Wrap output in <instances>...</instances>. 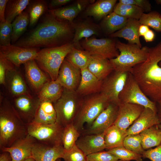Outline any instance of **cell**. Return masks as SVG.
Returning <instances> with one entry per match:
<instances>
[{
	"label": "cell",
	"instance_id": "21",
	"mask_svg": "<svg viewBox=\"0 0 161 161\" xmlns=\"http://www.w3.org/2000/svg\"><path fill=\"white\" fill-rule=\"evenodd\" d=\"M160 124L157 113L149 108H145L139 116L126 131V136L140 134L144 130Z\"/></svg>",
	"mask_w": 161,
	"mask_h": 161
},
{
	"label": "cell",
	"instance_id": "5",
	"mask_svg": "<svg viewBox=\"0 0 161 161\" xmlns=\"http://www.w3.org/2000/svg\"><path fill=\"white\" fill-rule=\"evenodd\" d=\"M74 47L71 42L58 47L43 48L38 53L35 60L52 80H56L62 63Z\"/></svg>",
	"mask_w": 161,
	"mask_h": 161
},
{
	"label": "cell",
	"instance_id": "7",
	"mask_svg": "<svg viewBox=\"0 0 161 161\" xmlns=\"http://www.w3.org/2000/svg\"><path fill=\"white\" fill-rule=\"evenodd\" d=\"M83 98L76 91L64 89L61 97L53 103L56 114V122L64 127L73 123L80 109Z\"/></svg>",
	"mask_w": 161,
	"mask_h": 161
},
{
	"label": "cell",
	"instance_id": "50",
	"mask_svg": "<svg viewBox=\"0 0 161 161\" xmlns=\"http://www.w3.org/2000/svg\"><path fill=\"white\" fill-rule=\"evenodd\" d=\"M71 0H52L49 4V7H54L65 5L71 2Z\"/></svg>",
	"mask_w": 161,
	"mask_h": 161
},
{
	"label": "cell",
	"instance_id": "54",
	"mask_svg": "<svg viewBox=\"0 0 161 161\" xmlns=\"http://www.w3.org/2000/svg\"><path fill=\"white\" fill-rule=\"evenodd\" d=\"M157 108V114L160 122L161 127V101L156 103Z\"/></svg>",
	"mask_w": 161,
	"mask_h": 161
},
{
	"label": "cell",
	"instance_id": "47",
	"mask_svg": "<svg viewBox=\"0 0 161 161\" xmlns=\"http://www.w3.org/2000/svg\"><path fill=\"white\" fill-rule=\"evenodd\" d=\"M142 155L151 161H161V144L155 148L145 150Z\"/></svg>",
	"mask_w": 161,
	"mask_h": 161
},
{
	"label": "cell",
	"instance_id": "4",
	"mask_svg": "<svg viewBox=\"0 0 161 161\" xmlns=\"http://www.w3.org/2000/svg\"><path fill=\"white\" fill-rule=\"evenodd\" d=\"M116 47L120 53L117 57L109 60L113 70L121 72H129L136 65L147 58L149 48H141L135 44L116 41Z\"/></svg>",
	"mask_w": 161,
	"mask_h": 161
},
{
	"label": "cell",
	"instance_id": "28",
	"mask_svg": "<svg viewBox=\"0 0 161 161\" xmlns=\"http://www.w3.org/2000/svg\"><path fill=\"white\" fill-rule=\"evenodd\" d=\"M116 0H99L88 6L85 11L87 16L100 20L108 15L114 10Z\"/></svg>",
	"mask_w": 161,
	"mask_h": 161
},
{
	"label": "cell",
	"instance_id": "13",
	"mask_svg": "<svg viewBox=\"0 0 161 161\" xmlns=\"http://www.w3.org/2000/svg\"><path fill=\"white\" fill-rule=\"evenodd\" d=\"M119 105L110 102L91 125L83 131V135L98 134L104 132L113 125L117 119Z\"/></svg>",
	"mask_w": 161,
	"mask_h": 161
},
{
	"label": "cell",
	"instance_id": "11",
	"mask_svg": "<svg viewBox=\"0 0 161 161\" xmlns=\"http://www.w3.org/2000/svg\"><path fill=\"white\" fill-rule=\"evenodd\" d=\"M129 72L113 70L102 81L100 92L110 102L119 105V95L125 85Z\"/></svg>",
	"mask_w": 161,
	"mask_h": 161
},
{
	"label": "cell",
	"instance_id": "16",
	"mask_svg": "<svg viewBox=\"0 0 161 161\" xmlns=\"http://www.w3.org/2000/svg\"><path fill=\"white\" fill-rule=\"evenodd\" d=\"M14 66L7 71L5 86L10 95L14 98L22 95H31L22 74Z\"/></svg>",
	"mask_w": 161,
	"mask_h": 161
},
{
	"label": "cell",
	"instance_id": "49",
	"mask_svg": "<svg viewBox=\"0 0 161 161\" xmlns=\"http://www.w3.org/2000/svg\"><path fill=\"white\" fill-rule=\"evenodd\" d=\"M8 0H0V23L5 22L6 6Z\"/></svg>",
	"mask_w": 161,
	"mask_h": 161
},
{
	"label": "cell",
	"instance_id": "42",
	"mask_svg": "<svg viewBox=\"0 0 161 161\" xmlns=\"http://www.w3.org/2000/svg\"><path fill=\"white\" fill-rule=\"evenodd\" d=\"M47 9V4L43 1H37L31 6L29 13L30 27L33 26L36 23Z\"/></svg>",
	"mask_w": 161,
	"mask_h": 161
},
{
	"label": "cell",
	"instance_id": "35",
	"mask_svg": "<svg viewBox=\"0 0 161 161\" xmlns=\"http://www.w3.org/2000/svg\"><path fill=\"white\" fill-rule=\"evenodd\" d=\"M30 23L29 13L24 11L12 23L13 32L11 37L12 44H14L26 30Z\"/></svg>",
	"mask_w": 161,
	"mask_h": 161
},
{
	"label": "cell",
	"instance_id": "55",
	"mask_svg": "<svg viewBox=\"0 0 161 161\" xmlns=\"http://www.w3.org/2000/svg\"><path fill=\"white\" fill-rule=\"evenodd\" d=\"M23 161H35L32 157H30L25 160Z\"/></svg>",
	"mask_w": 161,
	"mask_h": 161
},
{
	"label": "cell",
	"instance_id": "24",
	"mask_svg": "<svg viewBox=\"0 0 161 161\" xmlns=\"http://www.w3.org/2000/svg\"><path fill=\"white\" fill-rule=\"evenodd\" d=\"M71 24L75 30L72 42L76 48L83 49L80 44V40L82 38H88L93 35L100 34V27L89 20H84L77 23L73 22Z\"/></svg>",
	"mask_w": 161,
	"mask_h": 161
},
{
	"label": "cell",
	"instance_id": "48",
	"mask_svg": "<svg viewBox=\"0 0 161 161\" xmlns=\"http://www.w3.org/2000/svg\"><path fill=\"white\" fill-rule=\"evenodd\" d=\"M14 65L9 61L0 56V84L4 86L7 70Z\"/></svg>",
	"mask_w": 161,
	"mask_h": 161
},
{
	"label": "cell",
	"instance_id": "17",
	"mask_svg": "<svg viewBox=\"0 0 161 161\" xmlns=\"http://www.w3.org/2000/svg\"><path fill=\"white\" fill-rule=\"evenodd\" d=\"M81 78V69L65 58L59 69L57 80L64 89L76 91Z\"/></svg>",
	"mask_w": 161,
	"mask_h": 161
},
{
	"label": "cell",
	"instance_id": "39",
	"mask_svg": "<svg viewBox=\"0 0 161 161\" xmlns=\"http://www.w3.org/2000/svg\"><path fill=\"white\" fill-rule=\"evenodd\" d=\"M141 24L150 27L158 32H161V14L156 11L143 13L139 20Z\"/></svg>",
	"mask_w": 161,
	"mask_h": 161
},
{
	"label": "cell",
	"instance_id": "3",
	"mask_svg": "<svg viewBox=\"0 0 161 161\" xmlns=\"http://www.w3.org/2000/svg\"><path fill=\"white\" fill-rule=\"evenodd\" d=\"M27 124L21 120L10 100L0 95V148H8L27 134Z\"/></svg>",
	"mask_w": 161,
	"mask_h": 161
},
{
	"label": "cell",
	"instance_id": "2",
	"mask_svg": "<svg viewBox=\"0 0 161 161\" xmlns=\"http://www.w3.org/2000/svg\"><path fill=\"white\" fill-rule=\"evenodd\" d=\"M161 41L149 48L148 57L129 72L145 94L156 103L161 101Z\"/></svg>",
	"mask_w": 161,
	"mask_h": 161
},
{
	"label": "cell",
	"instance_id": "20",
	"mask_svg": "<svg viewBox=\"0 0 161 161\" xmlns=\"http://www.w3.org/2000/svg\"><path fill=\"white\" fill-rule=\"evenodd\" d=\"M65 150L62 145H51L37 141L32 150V157L35 161H56L62 158Z\"/></svg>",
	"mask_w": 161,
	"mask_h": 161
},
{
	"label": "cell",
	"instance_id": "14",
	"mask_svg": "<svg viewBox=\"0 0 161 161\" xmlns=\"http://www.w3.org/2000/svg\"><path fill=\"white\" fill-rule=\"evenodd\" d=\"M12 103L22 121L26 124L33 121L41 103L37 96L22 95L13 98Z\"/></svg>",
	"mask_w": 161,
	"mask_h": 161
},
{
	"label": "cell",
	"instance_id": "29",
	"mask_svg": "<svg viewBox=\"0 0 161 161\" xmlns=\"http://www.w3.org/2000/svg\"><path fill=\"white\" fill-rule=\"evenodd\" d=\"M64 88L57 80L48 81L36 95L41 102L48 101L53 103L61 96Z\"/></svg>",
	"mask_w": 161,
	"mask_h": 161
},
{
	"label": "cell",
	"instance_id": "45",
	"mask_svg": "<svg viewBox=\"0 0 161 161\" xmlns=\"http://www.w3.org/2000/svg\"><path fill=\"white\" fill-rule=\"evenodd\" d=\"M118 159L108 151H102L86 156V161H117Z\"/></svg>",
	"mask_w": 161,
	"mask_h": 161
},
{
	"label": "cell",
	"instance_id": "37",
	"mask_svg": "<svg viewBox=\"0 0 161 161\" xmlns=\"http://www.w3.org/2000/svg\"><path fill=\"white\" fill-rule=\"evenodd\" d=\"M113 12L126 18L139 20L144 11L137 6L118 3L115 6Z\"/></svg>",
	"mask_w": 161,
	"mask_h": 161
},
{
	"label": "cell",
	"instance_id": "41",
	"mask_svg": "<svg viewBox=\"0 0 161 161\" xmlns=\"http://www.w3.org/2000/svg\"><path fill=\"white\" fill-rule=\"evenodd\" d=\"M123 146L128 149L141 155H142L145 151L142 146L139 134L127 135L124 139Z\"/></svg>",
	"mask_w": 161,
	"mask_h": 161
},
{
	"label": "cell",
	"instance_id": "38",
	"mask_svg": "<svg viewBox=\"0 0 161 161\" xmlns=\"http://www.w3.org/2000/svg\"><path fill=\"white\" fill-rule=\"evenodd\" d=\"M80 133L74 126L73 123L69 124L64 128L62 141L65 151L71 148L80 137Z\"/></svg>",
	"mask_w": 161,
	"mask_h": 161
},
{
	"label": "cell",
	"instance_id": "43",
	"mask_svg": "<svg viewBox=\"0 0 161 161\" xmlns=\"http://www.w3.org/2000/svg\"><path fill=\"white\" fill-rule=\"evenodd\" d=\"M12 32V23L6 21L0 23V46L11 44Z\"/></svg>",
	"mask_w": 161,
	"mask_h": 161
},
{
	"label": "cell",
	"instance_id": "59",
	"mask_svg": "<svg viewBox=\"0 0 161 161\" xmlns=\"http://www.w3.org/2000/svg\"><path fill=\"white\" fill-rule=\"evenodd\" d=\"M117 161H123V160H118Z\"/></svg>",
	"mask_w": 161,
	"mask_h": 161
},
{
	"label": "cell",
	"instance_id": "57",
	"mask_svg": "<svg viewBox=\"0 0 161 161\" xmlns=\"http://www.w3.org/2000/svg\"><path fill=\"white\" fill-rule=\"evenodd\" d=\"M56 161H61V160H60V158H59L57 159Z\"/></svg>",
	"mask_w": 161,
	"mask_h": 161
},
{
	"label": "cell",
	"instance_id": "26",
	"mask_svg": "<svg viewBox=\"0 0 161 161\" xmlns=\"http://www.w3.org/2000/svg\"><path fill=\"white\" fill-rule=\"evenodd\" d=\"M87 69L99 80L103 81L113 70L109 60L96 55L92 54Z\"/></svg>",
	"mask_w": 161,
	"mask_h": 161
},
{
	"label": "cell",
	"instance_id": "31",
	"mask_svg": "<svg viewBox=\"0 0 161 161\" xmlns=\"http://www.w3.org/2000/svg\"><path fill=\"white\" fill-rule=\"evenodd\" d=\"M126 136V132L113 124L105 131L104 140L106 149L107 150L123 146V142Z\"/></svg>",
	"mask_w": 161,
	"mask_h": 161
},
{
	"label": "cell",
	"instance_id": "27",
	"mask_svg": "<svg viewBox=\"0 0 161 161\" xmlns=\"http://www.w3.org/2000/svg\"><path fill=\"white\" fill-rule=\"evenodd\" d=\"M88 0H79L70 5L49 10L58 18L72 23L74 19L89 3Z\"/></svg>",
	"mask_w": 161,
	"mask_h": 161
},
{
	"label": "cell",
	"instance_id": "56",
	"mask_svg": "<svg viewBox=\"0 0 161 161\" xmlns=\"http://www.w3.org/2000/svg\"><path fill=\"white\" fill-rule=\"evenodd\" d=\"M158 4H161V0H156L155 1Z\"/></svg>",
	"mask_w": 161,
	"mask_h": 161
},
{
	"label": "cell",
	"instance_id": "52",
	"mask_svg": "<svg viewBox=\"0 0 161 161\" xmlns=\"http://www.w3.org/2000/svg\"><path fill=\"white\" fill-rule=\"evenodd\" d=\"M0 154V161H12L10 154L7 151H1Z\"/></svg>",
	"mask_w": 161,
	"mask_h": 161
},
{
	"label": "cell",
	"instance_id": "53",
	"mask_svg": "<svg viewBox=\"0 0 161 161\" xmlns=\"http://www.w3.org/2000/svg\"><path fill=\"white\" fill-rule=\"evenodd\" d=\"M149 29L148 26L144 25L141 24L139 29L140 36H143Z\"/></svg>",
	"mask_w": 161,
	"mask_h": 161
},
{
	"label": "cell",
	"instance_id": "19",
	"mask_svg": "<svg viewBox=\"0 0 161 161\" xmlns=\"http://www.w3.org/2000/svg\"><path fill=\"white\" fill-rule=\"evenodd\" d=\"M145 107L132 103H120L118 115L114 124L126 132L128 128L139 116Z\"/></svg>",
	"mask_w": 161,
	"mask_h": 161
},
{
	"label": "cell",
	"instance_id": "46",
	"mask_svg": "<svg viewBox=\"0 0 161 161\" xmlns=\"http://www.w3.org/2000/svg\"><path fill=\"white\" fill-rule=\"evenodd\" d=\"M119 3L137 6L143 9L144 12H150L151 11V4L147 0H119Z\"/></svg>",
	"mask_w": 161,
	"mask_h": 161
},
{
	"label": "cell",
	"instance_id": "9",
	"mask_svg": "<svg viewBox=\"0 0 161 161\" xmlns=\"http://www.w3.org/2000/svg\"><path fill=\"white\" fill-rule=\"evenodd\" d=\"M120 103H132L151 109L157 113L156 104L145 94L129 72L125 85L119 96Z\"/></svg>",
	"mask_w": 161,
	"mask_h": 161
},
{
	"label": "cell",
	"instance_id": "33",
	"mask_svg": "<svg viewBox=\"0 0 161 161\" xmlns=\"http://www.w3.org/2000/svg\"><path fill=\"white\" fill-rule=\"evenodd\" d=\"M92 57V54L84 49L74 47L67 55L66 59L81 70L87 68Z\"/></svg>",
	"mask_w": 161,
	"mask_h": 161
},
{
	"label": "cell",
	"instance_id": "25",
	"mask_svg": "<svg viewBox=\"0 0 161 161\" xmlns=\"http://www.w3.org/2000/svg\"><path fill=\"white\" fill-rule=\"evenodd\" d=\"M141 24L139 20L129 18L124 26L120 30L109 35L110 38L119 37L124 38L128 43L135 44L141 48L139 29Z\"/></svg>",
	"mask_w": 161,
	"mask_h": 161
},
{
	"label": "cell",
	"instance_id": "8",
	"mask_svg": "<svg viewBox=\"0 0 161 161\" xmlns=\"http://www.w3.org/2000/svg\"><path fill=\"white\" fill-rule=\"evenodd\" d=\"M28 133L38 141L51 145H62L64 127L56 122L48 124L33 122L27 124Z\"/></svg>",
	"mask_w": 161,
	"mask_h": 161
},
{
	"label": "cell",
	"instance_id": "18",
	"mask_svg": "<svg viewBox=\"0 0 161 161\" xmlns=\"http://www.w3.org/2000/svg\"><path fill=\"white\" fill-rule=\"evenodd\" d=\"M37 140L28 134L25 137L15 141L8 148H0L1 151L8 152L11 157L12 161H23L32 157V150Z\"/></svg>",
	"mask_w": 161,
	"mask_h": 161
},
{
	"label": "cell",
	"instance_id": "32",
	"mask_svg": "<svg viewBox=\"0 0 161 161\" xmlns=\"http://www.w3.org/2000/svg\"><path fill=\"white\" fill-rule=\"evenodd\" d=\"M154 125L142 131L140 135L141 144L145 150L161 144V128Z\"/></svg>",
	"mask_w": 161,
	"mask_h": 161
},
{
	"label": "cell",
	"instance_id": "44",
	"mask_svg": "<svg viewBox=\"0 0 161 161\" xmlns=\"http://www.w3.org/2000/svg\"><path fill=\"white\" fill-rule=\"evenodd\" d=\"M62 158L65 161H86V156L76 145L66 151Z\"/></svg>",
	"mask_w": 161,
	"mask_h": 161
},
{
	"label": "cell",
	"instance_id": "12",
	"mask_svg": "<svg viewBox=\"0 0 161 161\" xmlns=\"http://www.w3.org/2000/svg\"><path fill=\"white\" fill-rule=\"evenodd\" d=\"M39 48H25L11 44L0 46V56L18 67L21 64L35 59Z\"/></svg>",
	"mask_w": 161,
	"mask_h": 161
},
{
	"label": "cell",
	"instance_id": "34",
	"mask_svg": "<svg viewBox=\"0 0 161 161\" xmlns=\"http://www.w3.org/2000/svg\"><path fill=\"white\" fill-rule=\"evenodd\" d=\"M128 18L112 12L103 18L101 26L109 35L120 30L126 24Z\"/></svg>",
	"mask_w": 161,
	"mask_h": 161
},
{
	"label": "cell",
	"instance_id": "15",
	"mask_svg": "<svg viewBox=\"0 0 161 161\" xmlns=\"http://www.w3.org/2000/svg\"><path fill=\"white\" fill-rule=\"evenodd\" d=\"M26 81L31 89L37 95L44 86L51 80L38 66L35 59L23 64Z\"/></svg>",
	"mask_w": 161,
	"mask_h": 161
},
{
	"label": "cell",
	"instance_id": "1",
	"mask_svg": "<svg viewBox=\"0 0 161 161\" xmlns=\"http://www.w3.org/2000/svg\"><path fill=\"white\" fill-rule=\"evenodd\" d=\"M74 33L70 22L49 10L35 29L13 45L25 48L58 47L72 42Z\"/></svg>",
	"mask_w": 161,
	"mask_h": 161
},
{
	"label": "cell",
	"instance_id": "10",
	"mask_svg": "<svg viewBox=\"0 0 161 161\" xmlns=\"http://www.w3.org/2000/svg\"><path fill=\"white\" fill-rule=\"evenodd\" d=\"M116 41L111 38H84L80 44L85 50L92 54L102 56L109 60L117 57L120 53L116 47Z\"/></svg>",
	"mask_w": 161,
	"mask_h": 161
},
{
	"label": "cell",
	"instance_id": "60",
	"mask_svg": "<svg viewBox=\"0 0 161 161\" xmlns=\"http://www.w3.org/2000/svg\"><path fill=\"white\" fill-rule=\"evenodd\" d=\"M161 128V127H160Z\"/></svg>",
	"mask_w": 161,
	"mask_h": 161
},
{
	"label": "cell",
	"instance_id": "30",
	"mask_svg": "<svg viewBox=\"0 0 161 161\" xmlns=\"http://www.w3.org/2000/svg\"><path fill=\"white\" fill-rule=\"evenodd\" d=\"M56 121V114L53 103L48 101L41 102L33 122L48 124L54 123Z\"/></svg>",
	"mask_w": 161,
	"mask_h": 161
},
{
	"label": "cell",
	"instance_id": "40",
	"mask_svg": "<svg viewBox=\"0 0 161 161\" xmlns=\"http://www.w3.org/2000/svg\"><path fill=\"white\" fill-rule=\"evenodd\" d=\"M116 157L118 160L123 161H143L142 155L136 153L128 149L123 146L107 150Z\"/></svg>",
	"mask_w": 161,
	"mask_h": 161
},
{
	"label": "cell",
	"instance_id": "23",
	"mask_svg": "<svg viewBox=\"0 0 161 161\" xmlns=\"http://www.w3.org/2000/svg\"><path fill=\"white\" fill-rule=\"evenodd\" d=\"M81 70L80 81L76 92L84 97L100 92L102 81L99 80L87 68Z\"/></svg>",
	"mask_w": 161,
	"mask_h": 161
},
{
	"label": "cell",
	"instance_id": "6",
	"mask_svg": "<svg viewBox=\"0 0 161 161\" xmlns=\"http://www.w3.org/2000/svg\"><path fill=\"white\" fill-rule=\"evenodd\" d=\"M110 103L108 98L100 92L83 97L80 109L73 123L75 127L80 133L82 132L84 125L90 126Z\"/></svg>",
	"mask_w": 161,
	"mask_h": 161
},
{
	"label": "cell",
	"instance_id": "22",
	"mask_svg": "<svg viewBox=\"0 0 161 161\" xmlns=\"http://www.w3.org/2000/svg\"><path fill=\"white\" fill-rule=\"evenodd\" d=\"M104 134L105 132L100 134L83 135L75 144L86 156L103 151L106 149Z\"/></svg>",
	"mask_w": 161,
	"mask_h": 161
},
{
	"label": "cell",
	"instance_id": "58",
	"mask_svg": "<svg viewBox=\"0 0 161 161\" xmlns=\"http://www.w3.org/2000/svg\"><path fill=\"white\" fill-rule=\"evenodd\" d=\"M159 66L161 67V61L159 63Z\"/></svg>",
	"mask_w": 161,
	"mask_h": 161
},
{
	"label": "cell",
	"instance_id": "36",
	"mask_svg": "<svg viewBox=\"0 0 161 161\" xmlns=\"http://www.w3.org/2000/svg\"><path fill=\"white\" fill-rule=\"evenodd\" d=\"M30 1V0H8L5 10L6 21L12 23L18 16L24 11Z\"/></svg>",
	"mask_w": 161,
	"mask_h": 161
},
{
	"label": "cell",
	"instance_id": "51",
	"mask_svg": "<svg viewBox=\"0 0 161 161\" xmlns=\"http://www.w3.org/2000/svg\"><path fill=\"white\" fill-rule=\"evenodd\" d=\"M146 42L153 41L155 38V34L154 31L149 29L143 36Z\"/></svg>",
	"mask_w": 161,
	"mask_h": 161
}]
</instances>
